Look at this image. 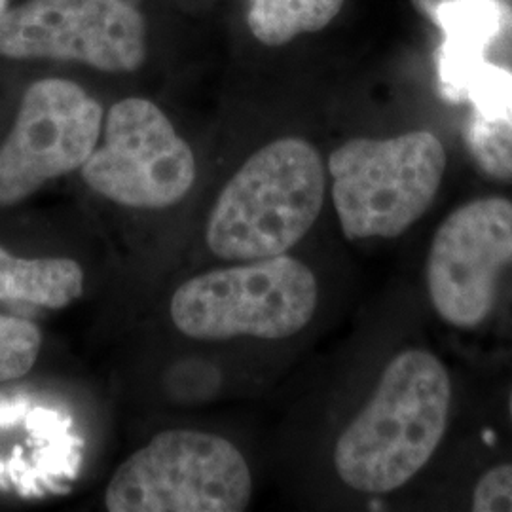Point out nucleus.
<instances>
[{
	"label": "nucleus",
	"mask_w": 512,
	"mask_h": 512,
	"mask_svg": "<svg viewBox=\"0 0 512 512\" xmlns=\"http://www.w3.org/2000/svg\"><path fill=\"white\" fill-rule=\"evenodd\" d=\"M450 406L452 382L439 357L425 349L399 353L336 440V475L363 494L403 488L437 452Z\"/></svg>",
	"instance_id": "1"
},
{
	"label": "nucleus",
	"mask_w": 512,
	"mask_h": 512,
	"mask_svg": "<svg viewBox=\"0 0 512 512\" xmlns=\"http://www.w3.org/2000/svg\"><path fill=\"white\" fill-rule=\"evenodd\" d=\"M327 196V167L302 137L258 148L213 203L205 243L220 260L251 262L285 255L308 236Z\"/></svg>",
	"instance_id": "2"
},
{
	"label": "nucleus",
	"mask_w": 512,
	"mask_h": 512,
	"mask_svg": "<svg viewBox=\"0 0 512 512\" xmlns=\"http://www.w3.org/2000/svg\"><path fill=\"white\" fill-rule=\"evenodd\" d=\"M446 165V148L427 129L340 145L327 169L342 234L349 241L403 236L431 209Z\"/></svg>",
	"instance_id": "3"
},
{
	"label": "nucleus",
	"mask_w": 512,
	"mask_h": 512,
	"mask_svg": "<svg viewBox=\"0 0 512 512\" xmlns=\"http://www.w3.org/2000/svg\"><path fill=\"white\" fill-rule=\"evenodd\" d=\"M317 304V277L285 253L190 277L171 296L169 315L198 342L283 340L310 325Z\"/></svg>",
	"instance_id": "4"
},
{
	"label": "nucleus",
	"mask_w": 512,
	"mask_h": 512,
	"mask_svg": "<svg viewBox=\"0 0 512 512\" xmlns=\"http://www.w3.org/2000/svg\"><path fill=\"white\" fill-rule=\"evenodd\" d=\"M251 497V467L232 440L167 429L120 463L103 501L110 512H241Z\"/></svg>",
	"instance_id": "5"
},
{
	"label": "nucleus",
	"mask_w": 512,
	"mask_h": 512,
	"mask_svg": "<svg viewBox=\"0 0 512 512\" xmlns=\"http://www.w3.org/2000/svg\"><path fill=\"white\" fill-rule=\"evenodd\" d=\"M80 175L90 190L120 207L160 211L188 196L198 165L164 110L145 97H128L110 107Z\"/></svg>",
	"instance_id": "6"
},
{
	"label": "nucleus",
	"mask_w": 512,
	"mask_h": 512,
	"mask_svg": "<svg viewBox=\"0 0 512 512\" xmlns=\"http://www.w3.org/2000/svg\"><path fill=\"white\" fill-rule=\"evenodd\" d=\"M145 16L128 0H23L0 14V57L133 73L147 61Z\"/></svg>",
	"instance_id": "7"
},
{
	"label": "nucleus",
	"mask_w": 512,
	"mask_h": 512,
	"mask_svg": "<svg viewBox=\"0 0 512 512\" xmlns=\"http://www.w3.org/2000/svg\"><path fill=\"white\" fill-rule=\"evenodd\" d=\"M103 107L67 78L33 82L0 143V209L25 202L42 186L80 171L103 131Z\"/></svg>",
	"instance_id": "8"
},
{
	"label": "nucleus",
	"mask_w": 512,
	"mask_h": 512,
	"mask_svg": "<svg viewBox=\"0 0 512 512\" xmlns=\"http://www.w3.org/2000/svg\"><path fill=\"white\" fill-rule=\"evenodd\" d=\"M512 264V200L459 205L435 232L427 256V293L440 319L476 329L494 310L499 277Z\"/></svg>",
	"instance_id": "9"
},
{
	"label": "nucleus",
	"mask_w": 512,
	"mask_h": 512,
	"mask_svg": "<svg viewBox=\"0 0 512 512\" xmlns=\"http://www.w3.org/2000/svg\"><path fill=\"white\" fill-rule=\"evenodd\" d=\"M465 86L471 101L467 150L484 175L512 183V73L482 63Z\"/></svg>",
	"instance_id": "10"
},
{
	"label": "nucleus",
	"mask_w": 512,
	"mask_h": 512,
	"mask_svg": "<svg viewBox=\"0 0 512 512\" xmlns=\"http://www.w3.org/2000/svg\"><path fill=\"white\" fill-rule=\"evenodd\" d=\"M84 285V270L73 258H19L0 247V300L61 310L84 294Z\"/></svg>",
	"instance_id": "11"
},
{
	"label": "nucleus",
	"mask_w": 512,
	"mask_h": 512,
	"mask_svg": "<svg viewBox=\"0 0 512 512\" xmlns=\"http://www.w3.org/2000/svg\"><path fill=\"white\" fill-rule=\"evenodd\" d=\"M342 6L344 0H247L245 19L258 42L283 46L329 27Z\"/></svg>",
	"instance_id": "12"
},
{
	"label": "nucleus",
	"mask_w": 512,
	"mask_h": 512,
	"mask_svg": "<svg viewBox=\"0 0 512 512\" xmlns=\"http://www.w3.org/2000/svg\"><path fill=\"white\" fill-rule=\"evenodd\" d=\"M42 332L35 323L0 313V384L16 382L37 365Z\"/></svg>",
	"instance_id": "13"
},
{
	"label": "nucleus",
	"mask_w": 512,
	"mask_h": 512,
	"mask_svg": "<svg viewBox=\"0 0 512 512\" xmlns=\"http://www.w3.org/2000/svg\"><path fill=\"white\" fill-rule=\"evenodd\" d=\"M456 14L448 16V23L450 29L448 31V44L450 46V54H448V61L450 71L454 76H458L461 71H465V61L469 57L480 50V46L486 37L492 33L488 29H492L495 25V18L492 16V10L486 8L482 2L476 4H459L454 8Z\"/></svg>",
	"instance_id": "14"
},
{
	"label": "nucleus",
	"mask_w": 512,
	"mask_h": 512,
	"mask_svg": "<svg viewBox=\"0 0 512 512\" xmlns=\"http://www.w3.org/2000/svg\"><path fill=\"white\" fill-rule=\"evenodd\" d=\"M471 509L475 512H512V463L495 465L478 478Z\"/></svg>",
	"instance_id": "15"
},
{
	"label": "nucleus",
	"mask_w": 512,
	"mask_h": 512,
	"mask_svg": "<svg viewBox=\"0 0 512 512\" xmlns=\"http://www.w3.org/2000/svg\"><path fill=\"white\" fill-rule=\"evenodd\" d=\"M8 6H10V0H0V14H2L4 10H8Z\"/></svg>",
	"instance_id": "16"
},
{
	"label": "nucleus",
	"mask_w": 512,
	"mask_h": 512,
	"mask_svg": "<svg viewBox=\"0 0 512 512\" xmlns=\"http://www.w3.org/2000/svg\"><path fill=\"white\" fill-rule=\"evenodd\" d=\"M509 412H511V420H512V393H511V399H509Z\"/></svg>",
	"instance_id": "17"
}]
</instances>
